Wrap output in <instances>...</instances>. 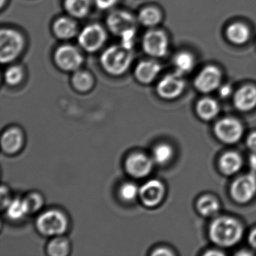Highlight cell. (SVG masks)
Here are the masks:
<instances>
[{"label": "cell", "instance_id": "obj_1", "mask_svg": "<svg viewBox=\"0 0 256 256\" xmlns=\"http://www.w3.org/2000/svg\"><path fill=\"white\" fill-rule=\"evenodd\" d=\"M242 224L232 217H218L210 224V239L220 247L228 248L236 245L242 239Z\"/></svg>", "mask_w": 256, "mask_h": 256}, {"label": "cell", "instance_id": "obj_2", "mask_svg": "<svg viewBox=\"0 0 256 256\" xmlns=\"http://www.w3.org/2000/svg\"><path fill=\"white\" fill-rule=\"evenodd\" d=\"M133 61L132 50L122 44L108 48L100 58L103 70L113 76H120L128 71Z\"/></svg>", "mask_w": 256, "mask_h": 256}, {"label": "cell", "instance_id": "obj_3", "mask_svg": "<svg viewBox=\"0 0 256 256\" xmlns=\"http://www.w3.org/2000/svg\"><path fill=\"white\" fill-rule=\"evenodd\" d=\"M25 40L20 32L10 28H2L0 32V61L2 64L16 60L23 52Z\"/></svg>", "mask_w": 256, "mask_h": 256}, {"label": "cell", "instance_id": "obj_4", "mask_svg": "<svg viewBox=\"0 0 256 256\" xmlns=\"http://www.w3.org/2000/svg\"><path fill=\"white\" fill-rule=\"evenodd\" d=\"M66 216L58 210H49L42 212L37 218L38 232L46 236H60L68 228Z\"/></svg>", "mask_w": 256, "mask_h": 256}, {"label": "cell", "instance_id": "obj_5", "mask_svg": "<svg viewBox=\"0 0 256 256\" xmlns=\"http://www.w3.org/2000/svg\"><path fill=\"white\" fill-rule=\"evenodd\" d=\"M230 194L236 203L244 204L251 202L256 196V174L254 172L244 174L234 180Z\"/></svg>", "mask_w": 256, "mask_h": 256}, {"label": "cell", "instance_id": "obj_6", "mask_svg": "<svg viewBox=\"0 0 256 256\" xmlns=\"http://www.w3.org/2000/svg\"><path fill=\"white\" fill-rule=\"evenodd\" d=\"M107 40L106 30L97 24L85 26L78 35L79 46L85 52L94 53L100 50Z\"/></svg>", "mask_w": 256, "mask_h": 256}, {"label": "cell", "instance_id": "obj_7", "mask_svg": "<svg viewBox=\"0 0 256 256\" xmlns=\"http://www.w3.org/2000/svg\"><path fill=\"white\" fill-rule=\"evenodd\" d=\"M55 64L60 70L65 72H76L83 65L84 56L78 48L71 44H64L56 49L54 56Z\"/></svg>", "mask_w": 256, "mask_h": 256}, {"label": "cell", "instance_id": "obj_8", "mask_svg": "<svg viewBox=\"0 0 256 256\" xmlns=\"http://www.w3.org/2000/svg\"><path fill=\"white\" fill-rule=\"evenodd\" d=\"M216 137L226 144L238 143L242 134L244 126L238 120L233 118H224L220 120L214 126Z\"/></svg>", "mask_w": 256, "mask_h": 256}, {"label": "cell", "instance_id": "obj_9", "mask_svg": "<svg viewBox=\"0 0 256 256\" xmlns=\"http://www.w3.org/2000/svg\"><path fill=\"white\" fill-rule=\"evenodd\" d=\"M142 48L151 58H163L166 56L168 50L167 36L160 30H150L144 36Z\"/></svg>", "mask_w": 256, "mask_h": 256}, {"label": "cell", "instance_id": "obj_10", "mask_svg": "<svg viewBox=\"0 0 256 256\" xmlns=\"http://www.w3.org/2000/svg\"><path fill=\"white\" fill-rule=\"evenodd\" d=\"M138 22V19L131 13L124 10H115L106 19L109 31L119 37L131 30L137 29Z\"/></svg>", "mask_w": 256, "mask_h": 256}, {"label": "cell", "instance_id": "obj_11", "mask_svg": "<svg viewBox=\"0 0 256 256\" xmlns=\"http://www.w3.org/2000/svg\"><path fill=\"white\" fill-rule=\"evenodd\" d=\"M185 88L182 76L179 73L166 74L157 84L156 91L158 95L164 100H174L178 98L184 92Z\"/></svg>", "mask_w": 256, "mask_h": 256}, {"label": "cell", "instance_id": "obj_12", "mask_svg": "<svg viewBox=\"0 0 256 256\" xmlns=\"http://www.w3.org/2000/svg\"><path fill=\"white\" fill-rule=\"evenodd\" d=\"M154 167V160L142 152L130 154L125 162V168L130 176L143 178L148 176Z\"/></svg>", "mask_w": 256, "mask_h": 256}, {"label": "cell", "instance_id": "obj_13", "mask_svg": "<svg viewBox=\"0 0 256 256\" xmlns=\"http://www.w3.org/2000/svg\"><path fill=\"white\" fill-rule=\"evenodd\" d=\"M166 194L164 184L157 180H150L139 188V197L145 206L154 208L162 202Z\"/></svg>", "mask_w": 256, "mask_h": 256}, {"label": "cell", "instance_id": "obj_14", "mask_svg": "<svg viewBox=\"0 0 256 256\" xmlns=\"http://www.w3.org/2000/svg\"><path fill=\"white\" fill-rule=\"evenodd\" d=\"M222 82V73L216 67L209 66L205 67L198 74L194 80V86L203 94H209L220 88Z\"/></svg>", "mask_w": 256, "mask_h": 256}, {"label": "cell", "instance_id": "obj_15", "mask_svg": "<svg viewBox=\"0 0 256 256\" xmlns=\"http://www.w3.org/2000/svg\"><path fill=\"white\" fill-rule=\"evenodd\" d=\"M162 70L160 62L154 60H142L134 68V77L138 82L144 84L152 83Z\"/></svg>", "mask_w": 256, "mask_h": 256}, {"label": "cell", "instance_id": "obj_16", "mask_svg": "<svg viewBox=\"0 0 256 256\" xmlns=\"http://www.w3.org/2000/svg\"><path fill=\"white\" fill-rule=\"evenodd\" d=\"M24 142L23 132L20 128L13 127L8 128L2 134L1 146L6 154L13 155L20 151Z\"/></svg>", "mask_w": 256, "mask_h": 256}, {"label": "cell", "instance_id": "obj_17", "mask_svg": "<svg viewBox=\"0 0 256 256\" xmlns=\"http://www.w3.org/2000/svg\"><path fill=\"white\" fill-rule=\"evenodd\" d=\"M234 104L236 109L242 112H248L256 107V88L247 85L240 88L235 92Z\"/></svg>", "mask_w": 256, "mask_h": 256}, {"label": "cell", "instance_id": "obj_18", "mask_svg": "<svg viewBox=\"0 0 256 256\" xmlns=\"http://www.w3.org/2000/svg\"><path fill=\"white\" fill-rule=\"evenodd\" d=\"M52 29L60 40H70L78 35L77 22L70 17H61L55 20Z\"/></svg>", "mask_w": 256, "mask_h": 256}, {"label": "cell", "instance_id": "obj_19", "mask_svg": "<svg viewBox=\"0 0 256 256\" xmlns=\"http://www.w3.org/2000/svg\"><path fill=\"white\" fill-rule=\"evenodd\" d=\"M242 166V157L234 151H229L223 154L218 161L220 172L226 176H232L238 173Z\"/></svg>", "mask_w": 256, "mask_h": 256}, {"label": "cell", "instance_id": "obj_20", "mask_svg": "<svg viewBox=\"0 0 256 256\" xmlns=\"http://www.w3.org/2000/svg\"><path fill=\"white\" fill-rule=\"evenodd\" d=\"M196 209L202 216L206 218L215 216L220 210V202L215 196L205 194L197 200Z\"/></svg>", "mask_w": 256, "mask_h": 256}, {"label": "cell", "instance_id": "obj_21", "mask_svg": "<svg viewBox=\"0 0 256 256\" xmlns=\"http://www.w3.org/2000/svg\"><path fill=\"white\" fill-rule=\"evenodd\" d=\"M218 112L220 106L214 98H202L196 106V113L202 120H212L218 115Z\"/></svg>", "mask_w": 256, "mask_h": 256}, {"label": "cell", "instance_id": "obj_22", "mask_svg": "<svg viewBox=\"0 0 256 256\" xmlns=\"http://www.w3.org/2000/svg\"><path fill=\"white\" fill-rule=\"evenodd\" d=\"M91 0H64V8L71 17L83 18L90 11Z\"/></svg>", "mask_w": 256, "mask_h": 256}, {"label": "cell", "instance_id": "obj_23", "mask_svg": "<svg viewBox=\"0 0 256 256\" xmlns=\"http://www.w3.org/2000/svg\"><path fill=\"white\" fill-rule=\"evenodd\" d=\"M94 84L95 80L90 73L80 70L74 72L72 84L76 90L80 92H89L94 88Z\"/></svg>", "mask_w": 256, "mask_h": 256}, {"label": "cell", "instance_id": "obj_24", "mask_svg": "<svg viewBox=\"0 0 256 256\" xmlns=\"http://www.w3.org/2000/svg\"><path fill=\"white\" fill-rule=\"evenodd\" d=\"M226 36L228 40L234 44H244L250 38V30L244 24H232L228 28Z\"/></svg>", "mask_w": 256, "mask_h": 256}, {"label": "cell", "instance_id": "obj_25", "mask_svg": "<svg viewBox=\"0 0 256 256\" xmlns=\"http://www.w3.org/2000/svg\"><path fill=\"white\" fill-rule=\"evenodd\" d=\"M162 20V13L155 7H146L139 12L138 22L142 26L154 28Z\"/></svg>", "mask_w": 256, "mask_h": 256}, {"label": "cell", "instance_id": "obj_26", "mask_svg": "<svg viewBox=\"0 0 256 256\" xmlns=\"http://www.w3.org/2000/svg\"><path fill=\"white\" fill-rule=\"evenodd\" d=\"M174 66L176 72L181 76L190 72L194 66V56L188 52H181L174 58Z\"/></svg>", "mask_w": 256, "mask_h": 256}, {"label": "cell", "instance_id": "obj_27", "mask_svg": "<svg viewBox=\"0 0 256 256\" xmlns=\"http://www.w3.org/2000/svg\"><path fill=\"white\" fill-rule=\"evenodd\" d=\"M48 253L52 256H66L70 253V241L64 236H56L49 242Z\"/></svg>", "mask_w": 256, "mask_h": 256}, {"label": "cell", "instance_id": "obj_28", "mask_svg": "<svg viewBox=\"0 0 256 256\" xmlns=\"http://www.w3.org/2000/svg\"><path fill=\"white\" fill-rule=\"evenodd\" d=\"M173 156V148L168 144H158L152 150V160L154 162L160 166L167 164Z\"/></svg>", "mask_w": 256, "mask_h": 256}, {"label": "cell", "instance_id": "obj_29", "mask_svg": "<svg viewBox=\"0 0 256 256\" xmlns=\"http://www.w3.org/2000/svg\"><path fill=\"white\" fill-rule=\"evenodd\" d=\"M7 215L12 220H19L28 214L24 200L13 199L6 208Z\"/></svg>", "mask_w": 256, "mask_h": 256}, {"label": "cell", "instance_id": "obj_30", "mask_svg": "<svg viewBox=\"0 0 256 256\" xmlns=\"http://www.w3.org/2000/svg\"><path fill=\"white\" fill-rule=\"evenodd\" d=\"M24 78V72L19 66H12L5 72L6 82L10 86H16L22 83Z\"/></svg>", "mask_w": 256, "mask_h": 256}, {"label": "cell", "instance_id": "obj_31", "mask_svg": "<svg viewBox=\"0 0 256 256\" xmlns=\"http://www.w3.org/2000/svg\"><path fill=\"white\" fill-rule=\"evenodd\" d=\"M119 194L122 200L132 202L139 196V188L133 182H125L120 187Z\"/></svg>", "mask_w": 256, "mask_h": 256}, {"label": "cell", "instance_id": "obj_32", "mask_svg": "<svg viewBox=\"0 0 256 256\" xmlns=\"http://www.w3.org/2000/svg\"><path fill=\"white\" fill-rule=\"evenodd\" d=\"M24 200L28 212L31 214L40 210L43 205L42 197L38 193H31L28 194Z\"/></svg>", "mask_w": 256, "mask_h": 256}, {"label": "cell", "instance_id": "obj_33", "mask_svg": "<svg viewBox=\"0 0 256 256\" xmlns=\"http://www.w3.org/2000/svg\"><path fill=\"white\" fill-rule=\"evenodd\" d=\"M118 2V0H95L96 6L101 10H108L113 8Z\"/></svg>", "mask_w": 256, "mask_h": 256}, {"label": "cell", "instance_id": "obj_34", "mask_svg": "<svg viewBox=\"0 0 256 256\" xmlns=\"http://www.w3.org/2000/svg\"><path fill=\"white\" fill-rule=\"evenodd\" d=\"M10 192L7 188L2 186L1 188V208L2 209H6L8 205L11 202L12 199L10 197Z\"/></svg>", "mask_w": 256, "mask_h": 256}, {"label": "cell", "instance_id": "obj_35", "mask_svg": "<svg viewBox=\"0 0 256 256\" xmlns=\"http://www.w3.org/2000/svg\"><path fill=\"white\" fill-rule=\"evenodd\" d=\"M246 146L252 152H256V131L248 134L246 138Z\"/></svg>", "mask_w": 256, "mask_h": 256}, {"label": "cell", "instance_id": "obj_36", "mask_svg": "<svg viewBox=\"0 0 256 256\" xmlns=\"http://www.w3.org/2000/svg\"><path fill=\"white\" fill-rule=\"evenodd\" d=\"M151 254L155 256H172L174 254V253L169 248L161 247V248H158L154 250Z\"/></svg>", "mask_w": 256, "mask_h": 256}, {"label": "cell", "instance_id": "obj_37", "mask_svg": "<svg viewBox=\"0 0 256 256\" xmlns=\"http://www.w3.org/2000/svg\"><path fill=\"white\" fill-rule=\"evenodd\" d=\"M232 92V86L229 84H224L220 88V95L222 98H226L230 96Z\"/></svg>", "mask_w": 256, "mask_h": 256}, {"label": "cell", "instance_id": "obj_38", "mask_svg": "<svg viewBox=\"0 0 256 256\" xmlns=\"http://www.w3.org/2000/svg\"><path fill=\"white\" fill-rule=\"evenodd\" d=\"M248 242L253 250H256V228L250 232L248 236Z\"/></svg>", "mask_w": 256, "mask_h": 256}, {"label": "cell", "instance_id": "obj_39", "mask_svg": "<svg viewBox=\"0 0 256 256\" xmlns=\"http://www.w3.org/2000/svg\"><path fill=\"white\" fill-rule=\"evenodd\" d=\"M248 164H250V168L252 169V172L256 173V152H252L250 156Z\"/></svg>", "mask_w": 256, "mask_h": 256}, {"label": "cell", "instance_id": "obj_40", "mask_svg": "<svg viewBox=\"0 0 256 256\" xmlns=\"http://www.w3.org/2000/svg\"><path fill=\"white\" fill-rule=\"evenodd\" d=\"M205 256H224V253L222 252V251H220V250H210V251L206 252V253H205Z\"/></svg>", "mask_w": 256, "mask_h": 256}, {"label": "cell", "instance_id": "obj_41", "mask_svg": "<svg viewBox=\"0 0 256 256\" xmlns=\"http://www.w3.org/2000/svg\"><path fill=\"white\" fill-rule=\"evenodd\" d=\"M236 254H238V256H251V254H253L252 252H250L242 250V252H240L236 253Z\"/></svg>", "mask_w": 256, "mask_h": 256}, {"label": "cell", "instance_id": "obj_42", "mask_svg": "<svg viewBox=\"0 0 256 256\" xmlns=\"http://www.w3.org/2000/svg\"><path fill=\"white\" fill-rule=\"evenodd\" d=\"M6 1L7 0H1V1H0V2H1V4H0V5H1V8H4L5 4H6Z\"/></svg>", "mask_w": 256, "mask_h": 256}]
</instances>
